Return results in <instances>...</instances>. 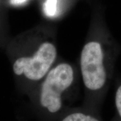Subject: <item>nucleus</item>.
Wrapping results in <instances>:
<instances>
[{"label": "nucleus", "instance_id": "7", "mask_svg": "<svg viewBox=\"0 0 121 121\" xmlns=\"http://www.w3.org/2000/svg\"><path fill=\"white\" fill-rule=\"evenodd\" d=\"M28 0H10V4L15 6H19V5H22L27 3Z\"/></svg>", "mask_w": 121, "mask_h": 121}, {"label": "nucleus", "instance_id": "3", "mask_svg": "<svg viewBox=\"0 0 121 121\" xmlns=\"http://www.w3.org/2000/svg\"><path fill=\"white\" fill-rule=\"evenodd\" d=\"M79 78L73 64L67 60H57L35 87L39 92L40 106L50 113L59 112L64 95L79 84Z\"/></svg>", "mask_w": 121, "mask_h": 121}, {"label": "nucleus", "instance_id": "6", "mask_svg": "<svg viewBox=\"0 0 121 121\" xmlns=\"http://www.w3.org/2000/svg\"><path fill=\"white\" fill-rule=\"evenodd\" d=\"M115 85H117L115 91V105L121 120V77L117 79Z\"/></svg>", "mask_w": 121, "mask_h": 121}, {"label": "nucleus", "instance_id": "1", "mask_svg": "<svg viewBox=\"0 0 121 121\" xmlns=\"http://www.w3.org/2000/svg\"><path fill=\"white\" fill-rule=\"evenodd\" d=\"M121 47L103 17H96L90 25L81 51L79 74L85 90L100 95L112 82Z\"/></svg>", "mask_w": 121, "mask_h": 121}, {"label": "nucleus", "instance_id": "5", "mask_svg": "<svg viewBox=\"0 0 121 121\" xmlns=\"http://www.w3.org/2000/svg\"><path fill=\"white\" fill-rule=\"evenodd\" d=\"M62 121H99L96 118L83 112H73L65 117Z\"/></svg>", "mask_w": 121, "mask_h": 121}, {"label": "nucleus", "instance_id": "4", "mask_svg": "<svg viewBox=\"0 0 121 121\" xmlns=\"http://www.w3.org/2000/svg\"><path fill=\"white\" fill-rule=\"evenodd\" d=\"M43 10L47 17L49 18L56 17L58 16V0H45Z\"/></svg>", "mask_w": 121, "mask_h": 121}, {"label": "nucleus", "instance_id": "2", "mask_svg": "<svg viewBox=\"0 0 121 121\" xmlns=\"http://www.w3.org/2000/svg\"><path fill=\"white\" fill-rule=\"evenodd\" d=\"M17 46L13 73L23 85L35 89L58 60L56 30L46 25L29 29L18 39Z\"/></svg>", "mask_w": 121, "mask_h": 121}]
</instances>
